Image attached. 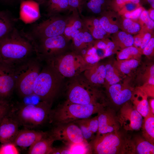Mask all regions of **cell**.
<instances>
[{
  "label": "cell",
  "mask_w": 154,
  "mask_h": 154,
  "mask_svg": "<svg viewBox=\"0 0 154 154\" xmlns=\"http://www.w3.org/2000/svg\"><path fill=\"white\" fill-rule=\"evenodd\" d=\"M135 35L133 36V46L139 49L143 41V32L142 31L141 33Z\"/></svg>",
  "instance_id": "816d5d0a"
},
{
  "label": "cell",
  "mask_w": 154,
  "mask_h": 154,
  "mask_svg": "<svg viewBox=\"0 0 154 154\" xmlns=\"http://www.w3.org/2000/svg\"><path fill=\"white\" fill-rule=\"evenodd\" d=\"M69 13L73 11H77L80 16L82 15V13L84 8L85 0H68Z\"/></svg>",
  "instance_id": "ab89813d"
},
{
  "label": "cell",
  "mask_w": 154,
  "mask_h": 154,
  "mask_svg": "<svg viewBox=\"0 0 154 154\" xmlns=\"http://www.w3.org/2000/svg\"><path fill=\"white\" fill-rule=\"evenodd\" d=\"M142 29L154 31V21L149 17L147 10L144 9L138 19Z\"/></svg>",
  "instance_id": "f35d334b"
},
{
  "label": "cell",
  "mask_w": 154,
  "mask_h": 154,
  "mask_svg": "<svg viewBox=\"0 0 154 154\" xmlns=\"http://www.w3.org/2000/svg\"><path fill=\"white\" fill-rule=\"evenodd\" d=\"M64 78L53 66L47 64L42 68L35 81L33 94L51 106L63 86Z\"/></svg>",
  "instance_id": "7a4b0ae2"
},
{
  "label": "cell",
  "mask_w": 154,
  "mask_h": 154,
  "mask_svg": "<svg viewBox=\"0 0 154 154\" xmlns=\"http://www.w3.org/2000/svg\"><path fill=\"white\" fill-rule=\"evenodd\" d=\"M144 9H145L141 6L135 10L126 13L121 16L132 20H138Z\"/></svg>",
  "instance_id": "c3c4849f"
},
{
  "label": "cell",
  "mask_w": 154,
  "mask_h": 154,
  "mask_svg": "<svg viewBox=\"0 0 154 154\" xmlns=\"http://www.w3.org/2000/svg\"><path fill=\"white\" fill-rule=\"evenodd\" d=\"M111 0H85L84 8L94 14L100 15L110 10Z\"/></svg>",
  "instance_id": "1f68e13d"
},
{
  "label": "cell",
  "mask_w": 154,
  "mask_h": 154,
  "mask_svg": "<svg viewBox=\"0 0 154 154\" xmlns=\"http://www.w3.org/2000/svg\"><path fill=\"white\" fill-rule=\"evenodd\" d=\"M139 61L131 59L116 60L114 62L115 67L121 74H128L139 65Z\"/></svg>",
  "instance_id": "e575fe53"
},
{
  "label": "cell",
  "mask_w": 154,
  "mask_h": 154,
  "mask_svg": "<svg viewBox=\"0 0 154 154\" xmlns=\"http://www.w3.org/2000/svg\"><path fill=\"white\" fill-rule=\"evenodd\" d=\"M38 3L39 5L44 4L47 0H33Z\"/></svg>",
  "instance_id": "9f6ffc18"
},
{
  "label": "cell",
  "mask_w": 154,
  "mask_h": 154,
  "mask_svg": "<svg viewBox=\"0 0 154 154\" xmlns=\"http://www.w3.org/2000/svg\"><path fill=\"white\" fill-rule=\"evenodd\" d=\"M105 106L106 104H76L66 100L56 109L51 110L48 119L55 125L73 122L90 117Z\"/></svg>",
  "instance_id": "3957f363"
},
{
  "label": "cell",
  "mask_w": 154,
  "mask_h": 154,
  "mask_svg": "<svg viewBox=\"0 0 154 154\" xmlns=\"http://www.w3.org/2000/svg\"><path fill=\"white\" fill-rule=\"evenodd\" d=\"M14 68L0 62V100L10 101L15 90Z\"/></svg>",
  "instance_id": "4fadbf2b"
},
{
  "label": "cell",
  "mask_w": 154,
  "mask_h": 154,
  "mask_svg": "<svg viewBox=\"0 0 154 154\" xmlns=\"http://www.w3.org/2000/svg\"><path fill=\"white\" fill-rule=\"evenodd\" d=\"M73 122L79 126L84 138L87 141L91 139L94 134L98 131V123L97 116L92 118L90 117Z\"/></svg>",
  "instance_id": "cb8c5ba5"
},
{
  "label": "cell",
  "mask_w": 154,
  "mask_h": 154,
  "mask_svg": "<svg viewBox=\"0 0 154 154\" xmlns=\"http://www.w3.org/2000/svg\"><path fill=\"white\" fill-rule=\"evenodd\" d=\"M48 133V132L25 128L19 131L12 142L17 146L23 148L30 147Z\"/></svg>",
  "instance_id": "ac0fdd59"
},
{
  "label": "cell",
  "mask_w": 154,
  "mask_h": 154,
  "mask_svg": "<svg viewBox=\"0 0 154 154\" xmlns=\"http://www.w3.org/2000/svg\"><path fill=\"white\" fill-rule=\"evenodd\" d=\"M141 127L142 137L147 141L154 145V114L149 108L148 114L143 120Z\"/></svg>",
  "instance_id": "f546056e"
},
{
  "label": "cell",
  "mask_w": 154,
  "mask_h": 154,
  "mask_svg": "<svg viewBox=\"0 0 154 154\" xmlns=\"http://www.w3.org/2000/svg\"><path fill=\"white\" fill-rule=\"evenodd\" d=\"M35 51L33 41L15 28L0 40V62L14 67L31 57Z\"/></svg>",
  "instance_id": "6da1fadb"
},
{
  "label": "cell",
  "mask_w": 154,
  "mask_h": 154,
  "mask_svg": "<svg viewBox=\"0 0 154 154\" xmlns=\"http://www.w3.org/2000/svg\"><path fill=\"white\" fill-rule=\"evenodd\" d=\"M69 78L66 85L67 100L80 104H105L101 92L82 73Z\"/></svg>",
  "instance_id": "277c9868"
},
{
  "label": "cell",
  "mask_w": 154,
  "mask_h": 154,
  "mask_svg": "<svg viewBox=\"0 0 154 154\" xmlns=\"http://www.w3.org/2000/svg\"><path fill=\"white\" fill-rule=\"evenodd\" d=\"M126 137L119 131L97 135L90 143L92 152L96 154H125Z\"/></svg>",
  "instance_id": "9c48e42d"
},
{
  "label": "cell",
  "mask_w": 154,
  "mask_h": 154,
  "mask_svg": "<svg viewBox=\"0 0 154 154\" xmlns=\"http://www.w3.org/2000/svg\"><path fill=\"white\" fill-rule=\"evenodd\" d=\"M120 29L131 35L141 32L142 27L139 20H134L121 16Z\"/></svg>",
  "instance_id": "d6a6232c"
},
{
  "label": "cell",
  "mask_w": 154,
  "mask_h": 154,
  "mask_svg": "<svg viewBox=\"0 0 154 154\" xmlns=\"http://www.w3.org/2000/svg\"><path fill=\"white\" fill-rule=\"evenodd\" d=\"M51 107L46 102L40 101L36 104L23 103L16 106L12 105L11 111L20 126L31 129L48 119Z\"/></svg>",
  "instance_id": "8992f818"
},
{
  "label": "cell",
  "mask_w": 154,
  "mask_h": 154,
  "mask_svg": "<svg viewBox=\"0 0 154 154\" xmlns=\"http://www.w3.org/2000/svg\"><path fill=\"white\" fill-rule=\"evenodd\" d=\"M141 6L140 3L129 2L126 4L117 13L122 16L126 13L135 10Z\"/></svg>",
  "instance_id": "bcb514c9"
},
{
  "label": "cell",
  "mask_w": 154,
  "mask_h": 154,
  "mask_svg": "<svg viewBox=\"0 0 154 154\" xmlns=\"http://www.w3.org/2000/svg\"><path fill=\"white\" fill-rule=\"evenodd\" d=\"M130 2L140 3V0H111L110 9L117 12L126 4Z\"/></svg>",
  "instance_id": "b9f144b4"
},
{
  "label": "cell",
  "mask_w": 154,
  "mask_h": 154,
  "mask_svg": "<svg viewBox=\"0 0 154 154\" xmlns=\"http://www.w3.org/2000/svg\"><path fill=\"white\" fill-rule=\"evenodd\" d=\"M143 54L148 57L153 56L154 54V36L153 35L147 44L144 47L141 52Z\"/></svg>",
  "instance_id": "f6af8a7d"
},
{
  "label": "cell",
  "mask_w": 154,
  "mask_h": 154,
  "mask_svg": "<svg viewBox=\"0 0 154 154\" xmlns=\"http://www.w3.org/2000/svg\"><path fill=\"white\" fill-rule=\"evenodd\" d=\"M39 5L33 0H23L20 6L21 16L30 21L38 19L40 17Z\"/></svg>",
  "instance_id": "4316f807"
},
{
  "label": "cell",
  "mask_w": 154,
  "mask_h": 154,
  "mask_svg": "<svg viewBox=\"0 0 154 154\" xmlns=\"http://www.w3.org/2000/svg\"><path fill=\"white\" fill-rule=\"evenodd\" d=\"M148 96L143 91L139 88L134 90L131 100L137 111L144 117L147 115L149 110Z\"/></svg>",
  "instance_id": "d4e9b609"
},
{
  "label": "cell",
  "mask_w": 154,
  "mask_h": 154,
  "mask_svg": "<svg viewBox=\"0 0 154 154\" xmlns=\"http://www.w3.org/2000/svg\"><path fill=\"white\" fill-rule=\"evenodd\" d=\"M142 31L143 32V38L141 44L139 48L141 53L142 50L148 43L152 35L154 34V31H153L142 29Z\"/></svg>",
  "instance_id": "681fc988"
},
{
  "label": "cell",
  "mask_w": 154,
  "mask_h": 154,
  "mask_svg": "<svg viewBox=\"0 0 154 154\" xmlns=\"http://www.w3.org/2000/svg\"><path fill=\"white\" fill-rule=\"evenodd\" d=\"M55 125L49 133L55 141H62L66 145L87 141L79 126L73 122Z\"/></svg>",
  "instance_id": "8fae6325"
},
{
  "label": "cell",
  "mask_w": 154,
  "mask_h": 154,
  "mask_svg": "<svg viewBox=\"0 0 154 154\" xmlns=\"http://www.w3.org/2000/svg\"><path fill=\"white\" fill-rule=\"evenodd\" d=\"M147 11L149 17L154 21V9L151 8Z\"/></svg>",
  "instance_id": "11a10c76"
},
{
  "label": "cell",
  "mask_w": 154,
  "mask_h": 154,
  "mask_svg": "<svg viewBox=\"0 0 154 154\" xmlns=\"http://www.w3.org/2000/svg\"><path fill=\"white\" fill-rule=\"evenodd\" d=\"M124 150L125 154H153L154 145L143 137L136 135L126 137Z\"/></svg>",
  "instance_id": "2e32d148"
},
{
  "label": "cell",
  "mask_w": 154,
  "mask_h": 154,
  "mask_svg": "<svg viewBox=\"0 0 154 154\" xmlns=\"http://www.w3.org/2000/svg\"><path fill=\"white\" fill-rule=\"evenodd\" d=\"M105 65L106 72L104 86L107 88L120 81L121 80V73L115 67L113 63H108Z\"/></svg>",
  "instance_id": "836d02e7"
},
{
  "label": "cell",
  "mask_w": 154,
  "mask_h": 154,
  "mask_svg": "<svg viewBox=\"0 0 154 154\" xmlns=\"http://www.w3.org/2000/svg\"><path fill=\"white\" fill-rule=\"evenodd\" d=\"M105 40L107 46L104 50V58L110 56L113 54L116 53L117 51L120 50L114 42L109 39L108 37L106 38Z\"/></svg>",
  "instance_id": "ee69618b"
},
{
  "label": "cell",
  "mask_w": 154,
  "mask_h": 154,
  "mask_svg": "<svg viewBox=\"0 0 154 154\" xmlns=\"http://www.w3.org/2000/svg\"><path fill=\"white\" fill-rule=\"evenodd\" d=\"M117 117L120 127L125 130L137 131L141 127L143 117L132 102L128 101L123 104Z\"/></svg>",
  "instance_id": "7c38bea8"
},
{
  "label": "cell",
  "mask_w": 154,
  "mask_h": 154,
  "mask_svg": "<svg viewBox=\"0 0 154 154\" xmlns=\"http://www.w3.org/2000/svg\"><path fill=\"white\" fill-rule=\"evenodd\" d=\"M143 84L154 85V65L152 64L148 67L143 76Z\"/></svg>",
  "instance_id": "7bdbcfd3"
},
{
  "label": "cell",
  "mask_w": 154,
  "mask_h": 154,
  "mask_svg": "<svg viewBox=\"0 0 154 154\" xmlns=\"http://www.w3.org/2000/svg\"><path fill=\"white\" fill-rule=\"evenodd\" d=\"M97 116L98 128L96 135L119 131L120 125L113 109L105 106L98 113Z\"/></svg>",
  "instance_id": "5bb4252c"
},
{
  "label": "cell",
  "mask_w": 154,
  "mask_h": 154,
  "mask_svg": "<svg viewBox=\"0 0 154 154\" xmlns=\"http://www.w3.org/2000/svg\"><path fill=\"white\" fill-rule=\"evenodd\" d=\"M5 0L6 1H10L11 0Z\"/></svg>",
  "instance_id": "6f0895ef"
},
{
  "label": "cell",
  "mask_w": 154,
  "mask_h": 154,
  "mask_svg": "<svg viewBox=\"0 0 154 154\" xmlns=\"http://www.w3.org/2000/svg\"><path fill=\"white\" fill-rule=\"evenodd\" d=\"M116 53L117 60L134 59L139 61L142 55L139 49L133 45L119 50Z\"/></svg>",
  "instance_id": "d590c367"
},
{
  "label": "cell",
  "mask_w": 154,
  "mask_h": 154,
  "mask_svg": "<svg viewBox=\"0 0 154 154\" xmlns=\"http://www.w3.org/2000/svg\"><path fill=\"white\" fill-rule=\"evenodd\" d=\"M72 12V14L68 16L63 33L66 37L70 40L84 27L78 11H74Z\"/></svg>",
  "instance_id": "7402d4cb"
},
{
  "label": "cell",
  "mask_w": 154,
  "mask_h": 154,
  "mask_svg": "<svg viewBox=\"0 0 154 154\" xmlns=\"http://www.w3.org/2000/svg\"><path fill=\"white\" fill-rule=\"evenodd\" d=\"M83 57L87 63L91 65L97 63L101 59L98 55L96 49L93 45L88 48Z\"/></svg>",
  "instance_id": "74e56055"
},
{
  "label": "cell",
  "mask_w": 154,
  "mask_h": 154,
  "mask_svg": "<svg viewBox=\"0 0 154 154\" xmlns=\"http://www.w3.org/2000/svg\"><path fill=\"white\" fill-rule=\"evenodd\" d=\"M106 88L110 98L114 104L117 106L122 105L131 100L134 91L128 85L119 83Z\"/></svg>",
  "instance_id": "e0dca14e"
},
{
  "label": "cell",
  "mask_w": 154,
  "mask_h": 154,
  "mask_svg": "<svg viewBox=\"0 0 154 154\" xmlns=\"http://www.w3.org/2000/svg\"><path fill=\"white\" fill-rule=\"evenodd\" d=\"M44 4L46 6V16L48 17L68 12V0H47Z\"/></svg>",
  "instance_id": "f1b7e54d"
},
{
  "label": "cell",
  "mask_w": 154,
  "mask_h": 154,
  "mask_svg": "<svg viewBox=\"0 0 154 154\" xmlns=\"http://www.w3.org/2000/svg\"><path fill=\"white\" fill-rule=\"evenodd\" d=\"M70 154H90L92 153L90 144L87 141L66 145Z\"/></svg>",
  "instance_id": "8d00e7d4"
},
{
  "label": "cell",
  "mask_w": 154,
  "mask_h": 154,
  "mask_svg": "<svg viewBox=\"0 0 154 154\" xmlns=\"http://www.w3.org/2000/svg\"><path fill=\"white\" fill-rule=\"evenodd\" d=\"M19 126L10 110L0 123V143L12 142L19 131Z\"/></svg>",
  "instance_id": "9a60e30c"
},
{
  "label": "cell",
  "mask_w": 154,
  "mask_h": 154,
  "mask_svg": "<svg viewBox=\"0 0 154 154\" xmlns=\"http://www.w3.org/2000/svg\"><path fill=\"white\" fill-rule=\"evenodd\" d=\"M95 39L85 27L72 40V50L80 55L92 45Z\"/></svg>",
  "instance_id": "44dd1931"
},
{
  "label": "cell",
  "mask_w": 154,
  "mask_h": 154,
  "mask_svg": "<svg viewBox=\"0 0 154 154\" xmlns=\"http://www.w3.org/2000/svg\"><path fill=\"white\" fill-rule=\"evenodd\" d=\"M85 27L95 39H102L109 37L101 25L98 17L81 16Z\"/></svg>",
  "instance_id": "603a6c76"
},
{
  "label": "cell",
  "mask_w": 154,
  "mask_h": 154,
  "mask_svg": "<svg viewBox=\"0 0 154 154\" xmlns=\"http://www.w3.org/2000/svg\"><path fill=\"white\" fill-rule=\"evenodd\" d=\"M12 106L10 101L0 100V123L10 111Z\"/></svg>",
  "instance_id": "7dc6e473"
},
{
  "label": "cell",
  "mask_w": 154,
  "mask_h": 154,
  "mask_svg": "<svg viewBox=\"0 0 154 154\" xmlns=\"http://www.w3.org/2000/svg\"><path fill=\"white\" fill-rule=\"evenodd\" d=\"M98 18L102 27L109 36L120 29L121 16L117 12L108 10Z\"/></svg>",
  "instance_id": "d6986e66"
},
{
  "label": "cell",
  "mask_w": 154,
  "mask_h": 154,
  "mask_svg": "<svg viewBox=\"0 0 154 154\" xmlns=\"http://www.w3.org/2000/svg\"><path fill=\"white\" fill-rule=\"evenodd\" d=\"M105 38L100 39H95L93 46L97 49L104 50L106 48L107 44Z\"/></svg>",
  "instance_id": "f907efd6"
},
{
  "label": "cell",
  "mask_w": 154,
  "mask_h": 154,
  "mask_svg": "<svg viewBox=\"0 0 154 154\" xmlns=\"http://www.w3.org/2000/svg\"><path fill=\"white\" fill-rule=\"evenodd\" d=\"M106 72L105 64L98 62L92 65L82 74L91 83L98 87L101 85H104Z\"/></svg>",
  "instance_id": "ffe728a7"
},
{
  "label": "cell",
  "mask_w": 154,
  "mask_h": 154,
  "mask_svg": "<svg viewBox=\"0 0 154 154\" xmlns=\"http://www.w3.org/2000/svg\"><path fill=\"white\" fill-rule=\"evenodd\" d=\"M19 152L13 142L2 144L0 146V154H18Z\"/></svg>",
  "instance_id": "60d3db41"
},
{
  "label": "cell",
  "mask_w": 154,
  "mask_h": 154,
  "mask_svg": "<svg viewBox=\"0 0 154 154\" xmlns=\"http://www.w3.org/2000/svg\"><path fill=\"white\" fill-rule=\"evenodd\" d=\"M55 140L48 133V134L37 141L29 147V154H49L50 153L53 143Z\"/></svg>",
  "instance_id": "484cf974"
},
{
  "label": "cell",
  "mask_w": 154,
  "mask_h": 154,
  "mask_svg": "<svg viewBox=\"0 0 154 154\" xmlns=\"http://www.w3.org/2000/svg\"><path fill=\"white\" fill-rule=\"evenodd\" d=\"M63 35L33 41L36 56L45 61L72 50L71 43Z\"/></svg>",
  "instance_id": "ba28073f"
},
{
  "label": "cell",
  "mask_w": 154,
  "mask_h": 154,
  "mask_svg": "<svg viewBox=\"0 0 154 154\" xmlns=\"http://www.w3.org/2000/svg\"><path fill=\"white\" fill-rule=\"evenodd\" d=\"M140 4L149 5L151 8L154 9V0H140Z\"/></svg>",
  "instance_id": "f5cc1de1"
},
{
  "label": "cell",
  "mask_w": 154,
  "mask_h": 154,
  "mask_svg": "<svg viewBox=\"0 0 154 154\" xmlns=\"http://www.w3.org/2000/svg\"><path fill=\"white\" fill-rule=\"evenodd\" d=\"M112 40L121 50L133 45V38L132 35L119 30L112 34L110 37Z\"/></svg>",
  "instance_id": "4dcf8cb0"
},
{
  "label": "cell",
  "mask_w": 154,
  "mask_h": 154,
  "mask_svg": "<svg viewBox=\"0 0 154 154\" xmlns=\"http://www.w3.org/2000/svg\"><path fill=\"white\" fill-rule=\"evenodd\" d=\"M149 108L152 113L154 114V98L151 99L148 101Z\"/></svg>",
  "instance_id": "db71d44e"
},
{
  "label": "cell",
  "mask_w": 154,
  "mask_h": 154,
  "mask_svg": "<svg viewBox=\"0 0 154 154\" xmlns=\"http://www.w3.org/2000/svg\"><path fill=\"white\" fill-rule=\"evenodd\" d=\"M15 19L9 13L0 10V40L15 27Z\"/></svg>",
  "instance_id": "83f0119b"
},
{
  "label": "cell",
  "mask_w": 154,
  "mask_h": 154,
  "mask_svg": "<svg viewBox=\"0 0 154 154\" xmlns=\"http://www.w3.org/2000/svg\"><path fill=\"white\" fill-rule=\"evenodd\" d=\"M45 61L64 78H68L82 73L92 65L87 63L81 55L72 50Z\"/></svg>",
  "instance_id": "52a82bcc"
},
{
  "label": "cell",
  "mask_w": 154,
  "mask_h": 154,
  "mask_svg": "<svg viewBox=\"0 0 154 154\" xmlns=\"http://www.w3.org/2000/svg\"><path fill=\"white\" fill-rule=\"evenodd\" d=\"M40 61L37 57H31L14 68L15 89L22 98L33 94L36 79L42 68Z\"/></svg>",
  "instance_id": "5b68a950"
},
{
  "label": "cell",
  "mask_w": 154,
  "mask_h": 154,
  "mask_svg": "<svg viewBox=\"0 0 154 154\" xmlns=\"http://www.w3.org/2000/svg\"><path fill=\"white\" fill-rule=\"evenodd\" d=\"M68 17L61 15L49 17L35 25L27 35L33 41L63 35Z\"/></svg>",
  "instance_id": "30bf717a"
}]
</instances>
